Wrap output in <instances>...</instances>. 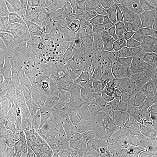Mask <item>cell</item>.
I'll return each instance as SVG.
<instances>
[{
    "instance_id": "cell-10",
    "label": "cell",
    "mask_w": 157,
    "mask_h": 157,
    "mask_svg": "<svg viewBox=\"0 0 157 157\" xmlns=\"http://www.w3.org/2000/svg\"><path fill=\"white\" fill-rule=\"evenodd\" d=\"M19 48L34 45L41 47H50L47 37L31 25H19L16 32Z\"/></svg>"
},
{
    "instance_id": "cell-29",
    "label": "cell",
    "mask_w": 157,
    "mask_h": 157,
    "mask_svg": "<svg viewBox=\"0 0 157 157\" xmlns=\"http://www.w3.org/2000/svg\"><path fill=\"white\" fill-rule=\"evenodd\" d=\"M40 3L44 7L47 13L52 17L53 12L56 0H39Z\"/></svg>"
},
{
    "instance_id": "cell-5",
    "label": "cell",
    "mask_w": 157,
    "mask_h": 157,
    "mask_svg": "<svg viewBox=\"0 0 157 157\" xmlns=\"http://www.w3.org/2000/svg\"><path fill=\"white\" fill-rule=\"evenodd\" d=\"M117 61L122 72L131 83L146 84L150 80L151 65L141 61L135 53Z\"/></svg>"
},
{
    "instance_id": "cell-16",
    "label": "cell",
    "mask_w": 157,
    "mask_h": 157,
    "mask_svg": "<svg viewBox=\"0 0 157 157\" xmlns=\"http://www.w3.org/2000/svg\"><path fill=\"white\" fill-rule=\"evenodd\" d=\"M137 56L143 62L152 65L157 56V39L148 40L140 47L135 51Z\"/></svg>"
},
{
    "instance_id": "cell-12",
    "label": "cell",
    "mask_w": 157,
    "mask_h": 157,
    "mask_svg": "<svg viewBox=\"0 0 157 157\" xmlns=\"http://www.w3.org/2000/svg\"><path fill=\"white\" fill-rule=\"evenodd\" d=\"M19 26L13 16L8 0H2L0 6V33H16Z\"/></svg>"
},
{
    "instance_id": "cell-18",
    "label": "cell",
    "mask_w": 157,
    "mask_h": 157,
    "mask_svg": "<svg viewBox=\"0 0 157 157\" xmlns=\"http://www.w3.org/2000/svg\"><path fill=\"white\" fill-rule=\"evenodd\" d=\"M11 103L0 97V138L6 136L11 122Z\"/></svg>"
},
{
    "instance_id": "cell-1",
    "label": "cell",
    "mask_w": 157,
    "mask_h": 157,
    "mask_svg": "<svg viewBox=\"0 0 157 157\" xmlns=\"http://www.w3.org/2000/svg\"><path fill=\"white\" fill-rule=\"evenodd\" d=\"M21 67L27 74L36 90L47 82H56L62 76L60 66L52 50L39 47L37 52L21 63Z\"/></svg>"
},
{
    "instance_id": "cell-37",
    "label": "cell",
    "mask_w": 157,
    "mask_h": 157,
    "mask_svg": "<svg viewBox=\"0 0 157 157\" xmlns=\"http://www.w3.org/2000/svg\"><path fill=\"white\" fill-rule=\"evenodd\" d=\"M23 157V154H22L21 155H18V156H15V157Z\"/></svg>"
},
{
    "instance_id": "cell-11",
    "label": "cell",
    "mask_w": 157,
    "mask_h": 157,
    "mask_svg": "<svg viewBox=\"0 0 157 157\" xmlns=\"http://www.w3.org/2000/svg\"><path fill=\"white\" fill-rule=\"evenodd\" d=\"M125 36L129 39L141 29L146 28V19L140 6L136 2L124 13Z\"/></svg>"
},
{
    "instance_id": "cell-8",
    "label": "cell",
    "mask_w": 157,
    "mask_h": 157,
    "mask_svg": "<svg viewBox=\"0 0 157 157\" xmlns=\"http://www.w3.org/2000/svg\"><path fill=\"white\" fill-rule=\"evenodd\" d=\"M146 84H139L135 97L123 113L125 124L130 129L138 121L144 118L147 105L144 98Z\"/></svg>"
},
{
    "instance_id": "cell-3",
    "label": "cell",
    "mask_w": 157,
    "mask_h": 157,
    "mask_svg": "<svg viewBox=\"0 0 157 157\" xmlns=\"http://www.w3.org/2000/svg\"><path fill=\"white\" fill-rule=\"evenodd\" d=\"M62 71V75L73 72L86 75L91 71L83 61L82 54L62 41L48 40Z\"/></svg>"
},
{
    "instance_id": "cell-13",
    "label": "cell",
    "mask_w": 157,
    "mask_h": 157,
    "mask_svg": "<svg viewBox=\"0 0 157 157\" xmlns=\"http://www.w3.org/2000/svg\"><path fill=\"white\" fill-rule=\"evenodd\" d=\"M102 35L105 40H113L125 36L124 15L100 26Z\"/></svg>"
},
{
    "instance_id": "cell-39",
    "label": "cell",
    "mask_w": 157,
    "mask_h": 157,
    "mask_svg": "<svg viewBox=\"0 0 157 157\" xmlns=\"http://www.w3.org/2000/svg\"><path fill=\"white\" fill-rule=\"evenodd\" d=\"M2 0H0V6H1V2H2Z\"/></svg>"
},
{
    "instance_id": "cell-14",
    "label": "cell",
    "mask_w": 157,
    "mask_h": 157,
    "mask_svg": "<svg viewBox=\"0 0 157 157\" xmlns=\"http://www.w3.org/2000/svg\"><path fill=\"white\" fill-rule=\"evenodd\" d=\"M55 82H47L40 86L32 95L23 102L27 105H39L50 101L54 90Z\"/></svg>"
},
{
    "instance_id": "cell-22",
    "label": "cell",
    "mask_w": 157,
    "mask_h": 157,
    "mask_svg": "<svg viewBox=\"0 0 157 157\" xmlns=\"http://www.w3.org/2000/svg\"><path fill=\"white\" fill-rule=\"evenodd\" d=\"M8 1L11 9L13 16L14 17V19L17 23V25L19 26L22 25H28V19L26 17V15L23 11L14 2L11 1Z\"/></svg>"
},
{
    "instance_id": "cell-32",
    "label": "cell",
    "mask_w": 157,
    "mask_h": 157,
    "mask_svg": "<svg viewBox=\"0 0 157 157\" xmlns=\"http://www.w3.org/2000/svg\"><path fill=\"white\" fill-rule=\"evenodd\" d=\"M153 31V32L155 34L156 38L157 39V11L155 12L154 17L153 18L151 26L149 27Z\"/></svg>"
},
{
    "instance_id": "cell-25",
    "label": "cell",
    "mask_w": 157,
    "mask_h": 157,
    "mask_svg": "<svg viewBox=\"0 0 157 157\" xmlns=\"http://www.w3.org/2000/svg\"><path fill=\"white\" fill-rule=\"evenodd\" d=\"M37 157H56L50 150L47 139L41 141L37 149Z\"/></svg>"
},
{
    "instance_id": "cell-35",
    "label": "cell",
    "mask_w": 157,
    "mask_h": 157,
    "mask_svg": "<svg viewBox=\"0 0 157 157\" xmlns=\"http://www.w3.org/2000/svg\"><path fill=\"white\" fill-rule=\"evenodd\" d=\"M150 1L155 5L157 9V0H150Z\"/></svg>"
},
{
    "instance_id": "cell-26",
    "label": "cell",
    "mask_w": 157,
    "mask_h": 157,
    "mask_svg": "<svg viewBox=\"0 0 157 157\" xmlns=\"http://www.w3.org/2000/svg\"><path fill=\"white\" fill-rule=\"evenodd\" d=\"M105 3V0H92L88 16L94 17L102 11Z\"/></svg>"
},
{
    "instance_id": "cell-7",
    "label": "cell",
    "mask_w": 157,
    "mask_h": 157,
    "mask_svg": "<svg viewBox=\"0 0 157 157\" xmlns=\"http://www.w3.org/2000/svg\"><path fill=\"white\" fill-rule=\"evenodd\" d=\"M105 40L102 35L99 27H95L89 43L80 52L83 61L91 69L98 67L104 56Z\"/></svg>"
},
{
    "instance_id": "cell-2",
    "label": "cell",
    "mask_w": 157,
    "mask_h": 157,
    "mask_svg": "<svg viewBox=\"0 0 157 157\" xmlns=\"http://www.w3.org/2000/svg\"><path fill=\"white\" fill-rule=\"evenodd\" d=\"M0 74L13 94V101L23 102L36 91L27 74L19 66L12 64L1 65Z\"/></svg>"
},
{
    "instance_id": "cell-33",
    "label": "cell",
    "mask_w": 157,
    "mask_h": 157,
    "mask_svg": "<svg viewBox=\"0 0 157 157\" xmlns=\"http://www.w3.org/2000/svg\"><path fill=\"white\" fill-rule=\"evenodd\" d=\"M0 157H8V155L4 149L0 147Z\"/></svg>"
},
{
    "instance_id": "cell-27",
    "label": "cell",
    "mask_w": 157,
    "mask_h": 157,
    "mask_svg": "<svg viewBox=\"0 0 157 157\" xmlns=\"http://www.w3.org/2000/svg\"><path fill=\"white\" fill-rule=\"evenodd\" d=\"M67 12L78 13L79 11L80 0H65Z\"/></svg>"
},
{
    "instance_id": "cell-15",
    "label": "cell",
    "mask_w": 157,
    "mask_h": 157,
    "mask_svg": "<svg viewBox=\"0 0 157 157\" xmlns=\"http://www.w3.org/2000/svg\"><path fill=\"white\" fill-rule=\"evenodd\" d=\"M82 16L80 15L78 19L72 22L63 24L55 30L51 32L49 36L47 37L48 40H59L63 41L66 39L71 35L74 33V32L78 28L79 25L82 22Z\"/></svg>"
},
{
    "instance_id": "cell-41",
    "label": "cell",
    "mask_w": 157,
    "mask_h": 157,
    "mask_svg": "<svg viewBox=\"0 0 157 157\" xmlns=\"http://www.w3.org/2000/svg\"><path fill=\"white\" fill-rule=\"evenodd\" d=\"M1 139L0 138V145H1Z\"/></svg>"
},
{
    "instance_id": "cell-19",
    "label": "cell",
    "mask_w": 157,
    "mask_h": 157,
    "mask_svg": "<svg viewBox=\"0 0 157 157\" xmlns=\"http://www.w3.org/2000/svg\"><path fill=\"white\" fill-rule=\"evenodd\" d=\"M152 38H156V36L151 29L144 28L132 35L130 40L135 51L138 50L146 41Z\"/></svg>"
},
{
    "instance_id": "cell-38",
    "label": "cell",
    "mask_w": 157,
    "mask_h": 157,
    "mask_svg": "<svg viewBox=\"0 0 157 157\" xmlns=\"http://www.w3.org/2000/svg\"><path fill=\"white\" fill-rule=\"evenodd\" d=\"M157 57H156V58H155V61H154V62H155V61H157ZM154 62H153V63H154Z\"/></svg>"
},
{
    "instance_id": "cell-20",
    "label": "cell",
    "mask_w": 157,
    "mask_h": 157,
    "mask_svg": "<svg viewBox=\"0 0 157 157\" xmlns=\"http://www.w3.org/2000/svg\"><path fill=\"white\" fill-rule=\"evenodd\" d=\"M47 139L51 151L56 157H72L70 150L57 140L54 135L47 134Z\"/></svg>"
},
{
    "instance_id": "cell-31",
    "label": "cell",
    "mask_w": 157,
    "mask_h": 157,
    "mask_svg": "<svg viewBox=\"0 0 157 157\" xmlns=\"http://www.w3.org/2000/svg\"><path fill=\"white\" fill-rule=\"evenodd\" d=\"M150 79L157 80V60L151 65Z\"/></svg>"
},
{
    "instance_id": "cell-21",
    "label": "cell",
    "mask_w": 157,
    "mask_h": 157,
    "mask_svg": "<svg viewBox=\"0 0 157 157\" xmlns=\"http://www.w3.org/2000/svg\"><path fill=\"white\" fill-rule=\"evenodd\" d=\"M146 19V28L151 26L157 8L150 0H137Z\"/></svg>"
},
{
    "instance_id": "cell-9",
    "label": "cell",
    "mask_w": 157,
    "mask_h": 157,
    "mask_svg": "<svg viewBox=\"0 0 157 157\" xmlns=\"http://www.w3.org/2000/svg\"><path fill=\"white\" fill-rule=\"evenodd\" d=\"M82 22L72 35L63 41L74 49L82 52L97 25L89 16H82Z\"/></svg>"
},
{
    "instance_id": "cell-24",
    "label": "cell",
    "mask_w": 157,
    "mask_h": 157,
    "mask_svg": "<svg viewBox=\"0 0 157 157\" xmlns=\"http://www.w3.org/2000/svg\"><path fill=\"white\" fill-rule=\"evenodd\" d=\"M0 97L12 103L14 96L5 79L0 74Z\"/></svg>"
},
{
    "instance_id": "cell-34",
    "label": "cell",
    "mask_w": 157,
    "mask_h": 157,
    "mask_svg": "<svg viewBox=\"0 0 157 157\" xmlns=\"http://www.w3.org/2000/svg\"><path fill=\"white\" fill-rule=\"evenodd\" d=\"M100 157H108V156H107V155L103 152H100Z\"/></svg>"
},
{
    "instance_id": "cell-36",
    "label": "cell",
    "mask_w": 157,
    "mask_h": 157,
    "mask_svg": "<svg viewBox=\"0 0 157 157\" xmlns=\"http://www.w3.org/2000/svg\"><path fill=\"white\" fill-rule=\"evenodd\" d=\"M121 157H133L131 154H128V155H124Z\"/></svg>"
},
{
    "instance_id": "cell-30",
    "label": "cell",
    "mask_w": 157,
    "mask_h": 157,
    "mask_svg": "<svg viewBox=\"0 0 157 157\" xmlns=\"http://www.w3.org/2000/svg\"><path fill=\"white\" fill-rule=\"evenodd\" d=\"M72 157H100V153L86 151H78L72 154Z\"/></svg>"
},
{
    "instance_id": "cell-28",
    "label": "cell",
    "mask_w": 157,
    "mask_h": 157,
    "mask_svg": "<svg viewBox=\"0 0 157 157\" xmlns=\"http://www.w3.org/2000/svg\"><path fill=\"white\" fill-rule=\"evenodd\" d=\"M2 64H8V59L6 46L0 33V65Z\"/></svg>"
},
{
    "instance_id": "cell-17",
    "label": "cell",
    "mask_w": 157,
    "mask_h": 157,
    "mask_svg": "<svg viewBox=\"0 0 157 157\" xmlns=\"http://www.w3.org/2000/svg\"><path fill=\"white\" fill-rule=\"evenodd\" d=\"M6 46L8 64L17 65L15 56L19 49L16 33H0ZM18 66V65H17Z\"/></svg>"
},
{
    "instance_id": "cell-23",
    "label": "cell",
    "mask_w": 157,
    "mask_h": 157,
    "mask_svg": "<svg viewBox=\"0 0 157 157\" xmlns=\"http://www.w3.org/2000/svg\"><path fill=\"white\" fill-rule=\"evenodd\" d=\"M136 2H137V0H112L111 2L112 6L123 15H124Z\"/></svg>"
},
{
    "instance_id": "cell-6",
    "label": "cell",
    "mask_w": 157,
    "mask_h": 157,
    "mask_svg": "<svg viewBox=\"0 0 157 157\" xmlns=\"http://www.w3.org/2000/svg\"><path fill=\"white\" fill-rule=\"evenodd\" d=\"M0 147L5 150L8 157L20 155L23 152L22 131L18 118L12 110L8 130L6 136L1 139Z\"/></svg>"
},
{
    "instance_id": "cell-4",
    "label": "cell",
    "mask_w": 157,
    "mask_h": 157,
    "mask_svg": "<svg viewBox=\"0 0 157 157\" xmlns=\"http://www.w3.org/2000/svg\"><path fill=\"white\" fill-rule=\"evenodd\" d=\"M16 3L26 15L29 24L33 26L46 37L50 33L52 17L45 11L39 0H8Z\"/></svg>"
},
{
    "instance_id": "cell-40",
    "label": "cell",
    "mask_w": 157,
    "mask_h": 157,
    "mask_svg": "<svg viewBox=\"0 0 157 157\" xmlns=\"http://www.w3.org/2000/svg\"><path fill=\"white\" fill-rule=\"evenodd\" d=\"M157 157V154H155V155H154V157Z\"/></svg>"
}]
</instances>
